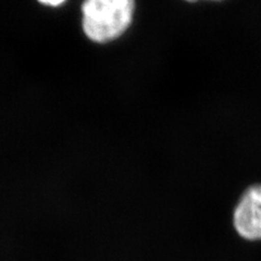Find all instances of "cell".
I'll return each mask as SVG.
<instances>
[{
  "label": "cell",
  "mask_w": 261,
  "mask_h": 261,
  "mask_svg": "<svg viewBox=\"0 0 261 261\" xmlns=\"http://www.w3.org/2000/svg\"><path fill=\"white\" fill-rule=\"evenodd\" d=\"M135 10V0H84L82 30L93 43H111L132 25Z\"/></svg>",
  "instance_id": "1"
},
{
  "label": "cell",
  "mask_w": 261,
  "mask_h": 261,
  "mask_svg": "<svg viewBox=\"0 0 261 261\" xmlns=\"http://www.w3.org/2000/svg\"><path fill=\"white\" fill-rule=\"evenodd\" d=\"M233 224L241 238L261 241V184L243 193L234 209Z\"/></svg>",
  "instance_id": "2"
},
{
  "label": "cell",
  "mask_w": 261,
  "mask_h": 261,
  "mask_svg": "<svg viewBox=\"0 0 261 261\" xmlns=\"http://www.w3.org/2000/svg\"><path fill=\"white\" fill-rule=\"evenodd\" d=\"M37 2L44 6H47V7L57 8V7H60V6L64 5L68 2V0H37Z\"/></svg>",
  "instance_id": "3"
},
{
  "label": "cell",
  "mask_w": 261,
  "mask_h": 261,
  "mask_svg": "<svg viewBox=\"0 0 261 261\" xmlns=\"http://www.w3.org/2000/svg\"><path fill=\"white\" fill-rule=\"evenodd\" d=\"M186 2H189V3H195V2H198V0H186ZM214 2H219V0H214Z\"/></svg>",
  "instance_id": "4"
}]
</instances>
